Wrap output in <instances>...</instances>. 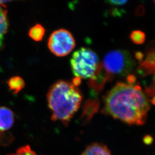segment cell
Here are the masks:
<instances>
[{"label":"cell","mask_w":155,"mask_h":155,"mask_svg":"<svg viewBox=\"0 0 155 155\" xmlns=\"http://www.w3.org/2000/svg\"><path fill=\"white\" fill-rule=\"evenodd\" d=\"M9 27L8 20L7 10L6 6L0 5V48L3 47L4 37L7 33Z\"/></svg>","instance_id":"52a82bcc"},{"label":"cell","mask_w":155,"mask_h":155,"mask_svg":"<svg viewBox=\"0 0 155 155\" xmlns=\"http://www.w3.org/2000/svg\"><path fill=\"white\" fill-rule=\"evenodd\" d=\"M14 140V138L11 134L0 131V146H7Z\"/></svg>","instance_id":"8fae6325"},{"label":"cell","mask_w":155,"mask_h":155,"mask_svg":"<svg viewBox=\"0 0 155 155\" xmlns=\"http://www.w3.org/2000/svg\"><path fill=\"white\" fill-rule=\"evenodd\" d=\"M154 3H155V1H154Z\"/></svg>","instance_id":"9a60e30c"},{"label":"cell","mask_w":155,"mask_h":155,"mask_svg":"<svg viewBox=\"0 0 155 155\" xmlns=\"http://www.w3.org/2000/svg\"><path fill=\"white\" fill-rule=\"evenodd\" d=\"M104 113L129 124H145L150 107L141 88L118 82L104 97Z\"/></svg>","instance_id":"6da1fadb"},{"label":"cell","mask_w":155,"mask_h":155,"mask_svg":"<svg viewBox=\"0 0 155 155\" xmlns=\"http://www.w3.org/2000/svg\"><path fill=\"white\" fill-rule=\"evenodd\" d=\"M48 46L54 55L62 57L71 52L75 46V42L69 31L60 29L52 33L49 38Z\"/></svg>","instance_id":"5b68a950"},{"label":"cell","mask_w":155,"mask_h":155,"mask_svg":"<svg viewBox=\"0 0 155 155\" xmlns=\"http://www.w3.org/2000/svg\"><path fill=\"white\" fill-rule=\"evenodd\" d=\"M47 102L51 111V120L68 126L82 101V97L76 85L59 81L51 87L47 94Z\"/></svg>","instance_id":"7a4b0ae2"},{"label":"cell","mask_w":155,"mask_h":155,"mask_svg":"<svg viewBox=\"0 0 155 155\" xmlns=\"http://www.w3.org/2000/svg\"><path fill=\"white\" fill-rule=\"evenodd\" d=\"M81 155H112L105 145L94 143L89 145Z\"/></svg>","instance_id":"ba28073f"},{"label":"cell","mask_w":155,"mask_h":155,"mask_svg":"<svg viewBox=\"0 0 155 155\" xmlns=\"http://www.w3.org/2000/svg\"><path fill=\"white\" fill-rule=\"evenodd\" d=\"M7 155H38L34 152L31 147L26 145L19 148L16 152L12 154H8Z\"/></svg>","instance_id":"7c38bea8"},{"label":"cell","mask_w":155,"mask_h":155,"mask_svg":"<svg viewBox=\"0 0 155 155\" xmlns=\"http://www.w3.org/2000/svg\"><path fill=\"white\" fill-rule=\"evenodd\" d=\"M70 65L77 78H91L95 76L98 69L99 59L96 53L91 49L81 48L73 53Z\"/></svg>","instance_id":"3957f363"},{"label":"cell","mask_w":155,"mask_h":155,"mask_svg":"<svg viewBox=\"0 0 155 155\" xmlns=\"http://www.w3.org/2000/svg\"><path fill=\"white\" fill-rule=\"evenodd\" d=\"M127 2V1H107V3L108 4L111 5H114V6H121L125 4Z\"/></svg>","instance_id":"5bb4252c"},{"label":"cell","mask_w":155,"mask_h":155,"mask_svg":"<svg viewBox=\"0 0 155 155\" xmlns=\"http://www.w3.org/2000/svg\"><path fill=\"white\" fill-rule=\"evenodd\" d=\"M14 122V114L7 107H0V131L6 132L12 127Z\"/></svg>","instance_id":"8992f818"},{"label":"cell","mask_w":155,"mask_h":155,"mask_svg":"<svg viewBox=\"0 0 155 155\" xmlns=\"http://www.w3.org/2000/svg\"><path fill=\"white\" fill-rule=\"evenodd\" d=\"M130 39L136 44H141L145 41V35L142 31H133L130 34Z\"/></svg>","instance_id":"4fadbf2b"},{"label":"cell","mask_w":155,"mask_h":155,"mask_svg":"<svg viewBox=\"0 0 155 155\" xmlns=\"http://www.w3.org/2000/svg\"><path fill=\"white\" fill-rule=\"evenodd\" d=\"M103 65L105 70L110 74L125 76L135 68L136 62L129 52L114 50L105 54Z\"/></svg>","instance_id":"277c9868"},{"label":"cell","mask_w":155,"mask_h":155,"mask_svg":"<svg viewBox=\"0 0 155 155\" xmlns=\"http://www.w3.org/2000/svg\"><path fill=\"white\" fill-rule=\"evenodd\" d=\"M9 89L14 94H17L25 86V82L20 76H14L7 81Z\"/></svg>","instance_id":"9c48e42d"},{"label":"cell","mask_w":155,"mask_h":155,"mask_svg":"<svg viewBox=\"0 0 155 155\" xmlns=\"http://www.w3.org/2000/svg\"><path fill=\"white\" fill-rule=\"evenodd\" d=\"M45 30L40 24H36L30 29L29 35L31 39L35 41H41L44 37Z\"/></svg>","instance_id":"30bf717a"}]
</instances>
